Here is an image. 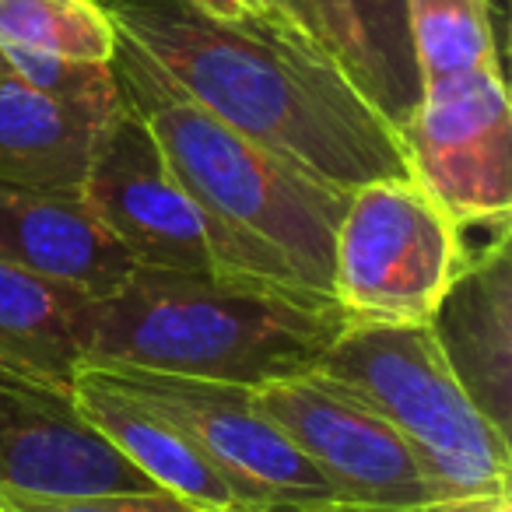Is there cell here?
Instances as JSON below:
<instances>
[{
    "mask_svg": "<svg viewBox=\"0 0 512 512\" xmlns=\"http://www.w3.org/2000/svg\"><path fill=\"white\" fill-rule=\"evenodd\" d=\"M463 260V228L418 179H376L348 193L334 232L330 295L348 323L425 327Z\"/></svg>",
    "mask_w": 512,
    "mask_h": 512,
    "instance_id": "cell-5",
    "label": "cell"
},
{
    "mask_svg": "<svg viewBox=\"0 0 512 512\" xmlns=\"http://www.w3.org/2000/svg\"><path fill=\"white\" fill-rule=\"evenodd\" d=\"M505 498H509V491H502V495H481V498H456V502H435L418 512H498Z\"/></svg>",
    "mask_w": 512,
    "mask_h": 512,
    "instance_id": "cell-23",
    "label": "cell"
},
{
    "mask_svg": "<svg viewBox=\"0 0 512 512\" xmlns=\"http://www.w3.org/2000/svg\"><path fill=\"white\" fill-rule=\"evenodd\" d=\"M106 372L176 425L249 512H344L313 463L256 407L253 390L144 369Z\"/></svg>",
    "mask_w": 512,
    "mask_h": 512,
    "instance_id": "cell-6",
    "label": "cell"
},
{
    "mask_svg": "<svg viewBox=\"0 0 512 512\" xmlns=\"http://www.w3.org/2000/svg\"><path fill=\"white\" fill-rule=\"evenodd\" d=\"M113 109L53 99L0 64V183L81 190L95 137Z\"/></svg>",
    "mask_w": 512,
    "mask_h": 512,
    "instance_id": "cell-14",
    "label": "cell"
},
{
    "mask_svg": "<svg viewBox=\"0 0 512 512\" xmlns=\"http://www.w3.org/2000/svg\"><path fill=\"white\" fill-rule=\"evenodd\" d=\"M400 141L411 176L456 225H509L512 109L502 67L425 81Z\"/></svg>",
    "mask_w": 512,
    "mask_h": 512,
    "instance_id": "cell-8",
    "label": "cell"
},
{
    "mask_svg": "<svg viewBox=\"0 0 512 512\" xmlns=\"http://www.w3.org/2000/svg\"><path fill=\"white\" fill-rule=\"evenodd\" d=\"M113 29L190 99L309 176L351 193L411 176L397 127L288 22H221L190 0H109Z\"/></svg>",
    "mask_w": 512,
    "mask_h": 512,
    "instance_id": "cell-1",
    "label": "cell"
},
{
    "mask_svg": "<svg viewBox=\"0 0 512 512\" xmlns=\"http://www.w3.org/2000/svg\"><path fill=\"white\" fill-rule=\"evenodd\" d=\"M0 264L88 299L116 295L137 267L81 190L11 183H0Z\"/></svg>",
    "mask_w": 512,
    "mask_h": 512,
    "instance_id": "cell-12",
    "label": "cell"
},
{
    "mask_svg": "<svg viewBox=\"0 0 512 512\" xmlns=\"http://www.w3.org/2000/svg\"><path fill=\"white\" fill-rule=\"evenodd\" d=\"M498 512H512V498H505V502H502V509H498Z\"/></svg>",
    "mask_w": 512,
    "mask_h": 512,
    "instance_id": "cell-24",
    "label": "cell"
},
{
    "mask_svg": "<svg viewBox=\"0 0 512 512\" xmlns=\"http://www.w3.org/2000/svg\"><path fill=\"white\" fill-rule=\"evenodd\" d=\"M81 193L137 267L214 271L197 207L127 99H120L95 137Z\"/></svg>",
    "mask_w": 512,
    "mask_h": 512,
    "instance_id": "cell-9",
    "label": "cell"
},
{
    "mask_svg": "<svg viewBox=\"0 0 512 512\" xmlns=\"http://www.w3.org/2000/svg\"><path fill=\"white\" fill-rule=\"evenodd\" d=\"M442 362L477 414L509 439L512 425V249L509 225L495 239L467 253L425 323Z\"/></svg>",
    "mask_w": 512,
    "mask_h": 512,
    "instance_id": "cell-11",
    "label": "cell"
},
{
    "mask_svg": "<svg viewBox=\"0 0 512 512\" xmlns=\"http://www.w3.org/2000/svg\"><path fill=\"white\" fill-rule=\"evenodd\" d=\"M71 397L81 418L158 491H169L200 512H249L193 442L144 400L123 390L106 369L85 365L74 376Z\"/></svg>",
    "mask_w": 512,
    "mask_h": 512,
    "instance_id": "cell-13",
    "label": "cell"
},
{
    "mask_svg": "<svg viewBox=\"0 0 512 512\" xmlns=\"http://www.w3.org/2000/svg\"><path fill=\"white\" fill-rule=\"evenodd\" d=\"M92 299L0 264V379L71 393Z\"/></svg>",
    "mask_w": 512,
    "mask_h": 512,
    "instance_id": "cell-15",
    "label": "cell"
},
{
    "mask_svg": "<svg viewBox=\"0 0 512 512\" xmlns=\"http://www.w3.org/2000/svg\"><path fill=\"white\" fill-rule=\"evenodd\" d=\"M0 484L22 495L158 491L85 418L71 393L0 379Z\"/></svg>",
    "mask_w": 512,
    "mask_h": 512,
    "instance_id": "cell-10",
    "label": "cell"
},
{
    "mask_svg": "<svg viewBox=\"0 0 512 512\" xmlns=\"http://www.w3.org/2000/svg\"><path fill=\"white\" fill-rule=\"evenodd\" d=\"M253 400L313 463L344 512H418L439 502L404 435L320 372L267 383Z\"/></svg>",
    "mask_w": 512,
    "mask_h": 512,
    "instance_id": "cell-7",
    "label": "cell"
},
{
    "mask_svg": "<svg viewBox=\"0 0 512 512\" xmlns=\"http://www.w3.org/2000/svg\"><path fill=\"white\" fill-rule=\"evenodd\" d=\"M0 64L8 67L18 81L53 99L78 102V106L113 109L120 106V85H116L113 64H81V60H60L46 53L0 46Z\"/></svg>",
    "mask_w": 512,
    "mask_h": 512,
    "instance_id": "cell-19",
    "label": "cell"
},
{
    "mask_svg": "<svg viewBox=\"0 0 512 512\" xmlns=\"http://www.w3.org/2000/svg\"><path fill=\"white\" fill-rule=\"evenodd\" d=\"M418 81L498 67L491 0H404Z\"/></svg>",
    "mask_w": 512,
    "mask_h": 512,
    "instance_id": "cell-17",
    "label": "cell"
},
{
    "mask_svg": "<svg viewBox=\"0 0 512 512\" xmlns=\"http://www.w3.org/2000/svg\"><path fill=\"white\" fill-rule=\"evenodd\" d=\"M0 512H200L169 491H127V495H22L0 484Z\"/></svg>",
    "mask_w": 512,
    "mask_h": 512,
    "instance_id": "cell-21",
    "label": "cell"
},
{
    "mask_svg": "<svg viewBox=\"0 0 512 512\" xmlns=\"http://www.w3.org/2000/svg\"><path fill=\"white\" fill-rule=\"evenodd\" d=\"M348 327L330 295L232 274L134 267L109 299H92L88 365L260 390L306 376Z\"/></svg>",
    "mask_w": 512,
    "mask_h": 512,
    "instance_id": "cell-3",
    "label": "cell"
},
{
    "mask_svg": "<svg viewBox=\"0 0 512 512\" xmlns=\"http://www.w3.org/2000/svg\"><path fill=\"white\" fill-rule=\"evenodd\" d=\"M278 11L309 39L320 46L344 74L358 85V92L372 102V67L365 53L362 32L355 25L348 0H274ZM376 106V102H372Z\"/></svg>",
    "mask_w": 512,
    "mask_h": 512,
    "instance_id": "cell-20",
    "label": "cell"
},
{
    "mask_svg": "<svg viewBox=\"0 0 512 512\" xmlns=\"http://www.w3.org/2000/svg\"><path fill=\"white\" fill-rule=\"evenodd\" d=\"M348 8L362 32L365 53H369L372 102L400 134L421 95L404 0H348Z\"/></svg>",
    "mask_w": 512,
    "mask_h": 512,
    "instance_id": "cell-18",
    "label": "cell"
},
{
    "mask_svg": "<svg viewBox=\"0 0 512 512\" xmlns=\"http://www.w3.org/2000/svg\"><path fill=\"white\" fill-rule=\"evenodd\" d=\"M190 4L221 22H288L274 0H190Z\"/></svg>",
    "mask_w": 512,
    "mask_h": 512,
    "instance_id": "cell-22",
    "label": "cell"
},
{
    "mask_svg": "<svg viewBox=\"0 0 512 512\" xmlns=\"http://www.w3.org/2000/svg\"><path fill=\"white\" fill-rule=\"evenodd\" d=\"M113 74L197 207L214 274L330 295L334 232L348 193L207 113L123 32Z\"/></svg>",
    "mask_w": 512,
    "mask_h": 512,
    "instance_id": "cell-2",
    "label": "cell"
},
{
    "mask_svg": "<svg viewBox=\"0 0 512 512\" xmlns=\"http://www.w3.org/2000/svg\"><path fill=\"white\" fill-rule=\"evenodd\" d=\"M0 46L113 64L116 29L102 0H0Z\"/></svg>",
    "mask_w": 512,
    "mask_h": 512,
    "instance_id": "cell-16",
    "label": "cell"
},
{
    "mask_svg": "<svg viewBox=\"0 0 512 512\" xmlns=\"http://www.w3.org/2000/svg\"><path fill=\"white\" fill-rule=\"evenodd\" d=\"M313 372L404 435L439 502L509 491V439L477 414L428 327L348 323Z\"/></svg>",
    "mask_w": 512,
    "mask_h": 512,
    "instance_id": "cell-4",
    "label": "cell"
}]
</instances>
